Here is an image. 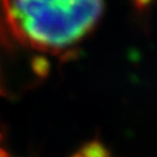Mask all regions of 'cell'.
I'll return each mask as SVG.
<instances>
[{"instance_id": "6da1fadb", "label": "cell", "mask_w": 157, "mask_h": 157, "mask_svg": "<svg viewBox=\"0 0 157 157\" xmlns=\"http://www.w3.org/2000/svg\"><path fill=\"white\" fill-rule=\"evenodd\" d=\"M104 0H0L3 21L31 48L62 52L79 44L98 24Z\"/></svg>"}]
</instances>
